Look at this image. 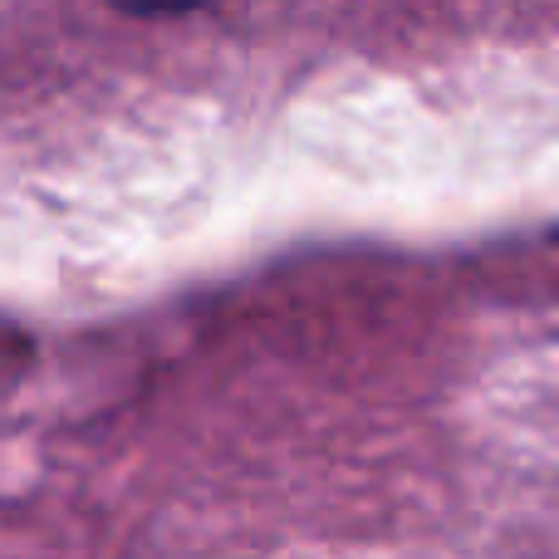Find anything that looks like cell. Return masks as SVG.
Here are the masks:
<instances>
[{"mask_svg": "<svg viewBox=\"0 0 559 559\" xmlns=\"http://www.w3.org/2000/svg\"><path fill=\"white\" fill-rule=\"evenodd\" d=\"M108 5H118L123 15H182V10H197L206 0H108Z\"/></svg>", "mask_w": 559, "mask_h": 559, "instance_id": "cell-1", "label": "cell"}]
</instances>
